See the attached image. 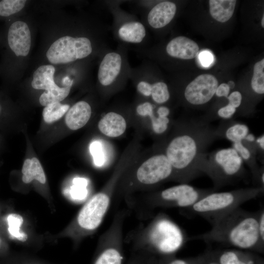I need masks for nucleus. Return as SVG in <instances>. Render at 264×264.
<instances>
[{"label": "nucleus", "instance_id": "1", "mask_svg": "<svg viewBox=\"0 0 264 264\" xmlns=\"http://www.w3.org/2000/svg\"><path fill=\"white\" fill-rule=\"evenodd\" d=\"M176 132L165 154L173 168L175 181L188 183L202 174L200 160L218 135L206 119L185 120Z\"/></svg>", "mask_w": 264, "mask_h": 264}, {"label": "nucleus", "instance_id": "2", "mask_svg": "<svg viewBox=\"0 0 264 264\" xmlns=\"http://www.w3.org/2000/svg\"><path fill=\"white\" fill-rule=\"evenodd\" d=\"M258 217L259 210L250 212L240 207L220 219L209 231L189 237V241L200 240L263 254L264 242L259 235Z\"/></svg>", "mask_w": 264, "mask_h": 264}, {"label": "nucleus", "instance_id": "3", "mask_svg": "<svg viewBox=\"0 0 264 264\" xmlns=\"http://www.w3.org/2000/svg\"><path fill=\"white\" fill-rule=\"evenodd\" d=\"M129 238L132 251L156 257L176 256L189 241L185 232L164 213L154 215L148 223L132 231Z\"/></svg>", "mask_w": 264, "mask_h": 264}, {"label": "nucleus", "instance_id": "4", "mask_svg": "<svg viewBox=\"0 0 264 264\" xmlns=\"http://www.w3.org/2000/svg\"><path fill=\"white\" fill-rule=\"evenodd\" d=\"M264 188L252 187L229 191L212 192L203 197L191 207L184 210L199 216L212 226L241 205L263 194Z\"/></svg>", "mask_w": 264, "mask_h": 264}, {"label": "nucleus", "instance_id": "5", "mask_svg": "<svg viewBox=\"0 0 264 264\" xmlns=\"http://www.w3.org/2000/svg\"><path fill=\"white\" fill-rule=\"evenodd\" d=\"M214 189H201L188 183H180L160 191L151 193L140 201L128 203L138 211L139 215L152 218L156 208H179L187 209L205 195L215 191Z\"/></svg>", "mask_w": 264, "mask_h": 264}, {"label": "nucleus", "instance_id": "6", "mask_svg": "<svg viewBox=\"0 0 264 264\" xmlns=\"http://www.w3.org/2000/svg\"><path fill=\"white\" fill-rule=\"evenodd\" d=\"M199 170L211 179L215 190L235 183L246 175L242 159L232 147L206 152L200 160Z\"/></svg>", "mask_w": 264, "mask_h": 264}, {"label": "nucleus", "instance_id": "7", "mask_svg": "<svg viewBox=\"0 0 264 264\" xmlns=\"http://www.w3.org/2000/svg\"><path fill=\"white\" fill-rule=\"evenodd\" d=\"M127 211L117 212L101 236L93 264H124L123 228Z\"/></svg>", "mask_w": 264, "mask_h": 264}, {"label": "nucleus", "instance_id": "8", "mask_svg": "<svg viewBox=\"0 0 264 264\" xmlns=\"http://www.w3.org/2000/svg\"><path fill=\"white\" fill-rule=\"evenodd\" d=\"M111 191L108 188L99 192L85 204L75 220L76 235L80 236L93 232L99 227L111 203Z\"/></svg>", "mask_w": 264, "mask_h": 264}, {"label": "nucleus", "instance_id": "9", "mask_svg": "<svg viewBox=\"0 0 264 264\" xmlns=\"http://www.w3.org/2000/svg\"><path fill=\"white\" fill-rule=\"evenodd\" d=\"M133 179L129 184L130 189L127 192L136 188L153 187L170 179L175 180V176L165 154H158L152 156L140 165Z\"/></svg>", "mask_w": 264, "mask_h": 264}, {"label": "nucleus", "instance_id": "10", "mask_svg": "<svg viewBox=\"0 0 264 264\" xmlns=\"http://www.w3.org/2000/svg\"><path fill=\"white\" fill-rule=\"evenodd\" d=\"M92 51V44L88 37L65 36L51 45L46 56L52 64H67L85 58Z\"/></svg>", "mask_w": 264, "mask_h": 264}, {"label": "nucleus", "instance_id": "11", "mask_svg": "<svg viewBox=\"0 0 264 264\" xmlns=\"http://www.w3.org/2000/svg\"><path fill=\"white\" fill-rule=\"evenodd\" d=\"M125 47L107 50L100 62L97 79L104 88H109L119 80L130 77L132 69L128 63Z\"/></svg>", "mask_w": 264, "mask_h": 264}, {"label": "nucleus", "instance_id": "12", "mask_svg": "<svg viewBox=\"0 0 264 264\" xmlns=\"http://www.w3.org/2000/svg\"><path fill=\"white\" fill-rule=\"evenodd\" d=\"M55 68L52 65H43L34 72L31 83L32 88L45 91L40 97L39 101L43 106L55 102H60L69 94L71 87H59L54 82L53 76Z\"/></svg>", "mask_w": 264, "mask_h": 264}, {"label": "nucleus", "instance_id": "13", "mask_svg": "<svg viewBox=\"0 0 264 264\" xmlns=\"http://www.w3.org/2000/svg\"><path fill=\"white\" fill-rule=\"evenodd\" d=\"M114 10L113 32L120 45L144 44L147 36L145 24L132 15Z\"/></svg>", "mask_w": 264, "mask_h": 264}, {"label": "nucleus", "instance_id": "14", "mask_svg": "<svg viewBox=\"0 0 264 264\" xmlns=\"http://www.w3.org/2000/svg\"><path fill=\"white\" fill-rule=\"evenodd\" d=\"M218 84L214 76L209 74L200 75L186 86L184 91V98L191 105H204L213 98Z\"/></svg>", "mask_w": 264, "mask_h": 264}, {"label": "nucleus", "instance_id": "15", "mask_svg": "<svg viewBox=\"0 0 264 264\" xmlns=\"http://www.w3.org/2000/svg\"><path fill=\"white\" fill-rule=\"evenodd\" d=\"M9 46L17 56H26L31 46V34L27 24L16 21L10 26L7 34Z\"/></svg>", "mask_w": 264, "mask_h": 264}, {"label": "nucleus", "instance_id": "16", "mask_svg": "<svg viewBox=\"0 0 264 264\" xmlns=\"http://www.w3.org/2000/svg\"><path fill=\"white\" fill-rule=\"evenodd\" d=\"M176 11V6L174 2L169 1L160 2L149 11L147 22L154 29L162 28L172 21Z\"/></svg>", "mask_w": 264, "mask_h": 264}, {"label": "nucleus", "instance_id": "17", "mask_svg": "<svg viewBox=\"0 0 264 264\" xmlns=\"http://www.w3.org/2000/svg\"><path fill=\"white\" fill-rule=\"evenodd\" d=\"M212 252L219 264H256L261 257L255 252L233 248Z\"/></svg>", "mask_w": 264, "mask_h": 264}, {"label": "nucleus", "instance_id": "18", "mask_svg": "<svg viewBox=\"0 0 264 264\" xmlns=\"http://www.w3.org/2000/svg\"><path fill=\"white\" fill-rule=\"evenodd\" d=\"M166 51L168 55L173 58L192 59L198 54L199 47L195 42L189 38L178 36L167 44Z\"/></svg>", "mask_w": 264, "mask_h": 264}, {"label": "nucleus", "instance_id": "19", "mask_svg": "<svg viewBox=\"0 0 264 264\" xmlns=\"http://www.w3.org/2000/svg\"><path fill=\"white\" fill-rule=\"evenodd\" d=\"M216 130L218 138H225L232 143L242 141L250 132L247 125L233 119L222 120Z\"/></svg>", "mask_w": 264, "mask_h": 264}, {"label": "nucleus", "instance_id": "20", "mask_svg": "<svg viewBox=\"0 0 264 264\" xmlns=\"http://www.w3.org/2000/svg\"><path fill=\"white\" fill-rule=\"evenodd\" d=\"M91 115L90 105L85 101H80L68 110L65 117V122L70 130H77L87 123Z\"/></svg>", "mask_w": 264, "mask_h": 264}, {"label": "nucleus", "instance_id": "21", "mask_svg": "<svg viewBox=\"0 0 264 264\" xmlns=\"http://www.w3.org/2000/svg\"><path fill=\"white\" fill-rule=\"evenodd\" d=\"M98 127L104 135L110 137H116L124 133L127 123L121 115L111 111L106 114L100 119Z\"/></svg>", "mask_w": 264, "mask_h": 264}, {"label": "nucleus", "instance_id": "22", "mask_svg": "<svg viewBox=\"0 0 264 264\" xmlns=\"http://www.w3.org/2000/svg\"><path fill=\"white\" fill-rule=\"evenodd\" d=\"M210 13L216 21L224 22L232 16L236 3L235 0H210Z\"/></svg>", "mask_w": 264, "mask_h": 264}, {"label": "nucleus", "instance_id": "23", "mask_svg": "<svg viewBox=\"0 0 264 264\" xmlns=\"http://www.w3.org/2000/svg\"><path fill=\"white\" fill-rule=\"evenodd\" d=\"M22 172V180L25 183H29L33 179L44 184L46 182L45 174L39 160L36 157L26 159L23 163Z\"/></svg>", "mask_w": 264, "mask_h": 264}, {"label": "nucleus", "instance_id": "24", "mask_svg": "<svg viewBox=\"0 0 264 264\" xmlns=\"http://www.w3.org/2000/svg\"><path fill=\"white\" fill-rule=\"evenodd\" d=\"M232 147L237 151L243 162L248 166L252 176H253L260 168L256 158L257 152L245 145L242 141L232 143Z\"/></svg>", "mask_w": 264, "mask_h": 264}, {"label": "nucleus", "instance_id": "25", "mask_svg": "<svg viewBox=\"0 0 264 264\" xmlns=\"http://www.w3.org/2000/svg\"><path fill=\"white\" fill-rule=\"evenodd\" d=\"M69 106L60 102L51 103L46 106L43 111L44 121L51 123L58 120L68 111Z\"/></svg>", "mask_w": 264, "mask_h": 264}, {"label": "nucleus", "instance_id": "26", "mask_svg": "<svg viewBox=\"0 0 264 264\" xmlns=\"http://www.w3.org/2000/svg\"><path fill=\"white\" fill-rule=\"evenodd\" d=\"M251 86L253 90L258 94L264 93V59L257 62L254 66L253 75Z\"/></svg>", "mask_w": 264, "mask_h": 264}, {"label": "nucleus", "instance_id": "27", "mask_svg": "<svg viewBox=\"0 0 264 264\" xmlns=\"http://www.w3.org/2000/svg\"><path fill=\"white\" fill-rule=\"evenodd\" d=\"M154 264H205L204 254L196 257L179 258L176 256L156 257H155Z\"/></svg>", "mask_w": 264, "mask_h": 264}, {"label": "nucleus", "instance_id": "28", "mask_svg": "<svg viewBox=\"0 0 264 264\" xmlns=\"http://www.w3.org/2000/svg\"><path fill=\"white\" fill-rule=\"evenodd\" d=\"M151 84L152 85L151 96L153 100L159 104L167 102L170 97L167 85L162 81H158Z\"/></svg>", "mask_w": 264, "mask_h": 264}, {"label": "nucleus", "instance_id": "29", "mask_svg": "<svg viewBox=\"0 0 264 264\" xmlns=\"http://www.w3.org/2000/svg\"><path fill=\"white\" fill-rule=\"evenodd\" d=\"M8 231L11 236L22 242L25 241L27 236L20 232V227L23 222V219L18 214H10L7 217Z\"/></svg>", "mask_w": 264, "mask_h": 264}, {"label": "nucleus", "instance_id": "30", "mask_svg": "<svg viewBox=\"0 0 264 264\" xmlns=\"http://www.w3.org/2000/svg\"><path fill=\"white\" fill-rule=\"evenodd\" d=\"M25 0H2L0 1V16L7 17L20 11L24 6Z\"/></svg>", "mask_w": 264, "mask_h": 264}, {"label": "nucleus", "instance_id": "31", "mask_svg": "<svg viewBox=\"0 0 264 264\" xmlns=\"http://www.w3.org/2000/svg\"><path fill=\"white\" fill-rule=\"evenodd\" d=\"M73 186L71 187L70 194L74 198L81 199L87 194L86 186L87 180L84 178H75L73 180Z\"/></svg>", "mask_w": 264, "mask_h": 264}, {"label": "nucleus", "instance_id": "32", "mask_svg": "<svg viewBox=\"0 0 264 264\" xmlns=\"http://www.w3.org/2000/svg\"><path fill=\"white\" fill-rule=\"evenodd\" d=\"M155 257L149 254L132 251L126 264H154Z\"/></svg>", "mask_w": 264, "mask_h": 264}, {"label": "nucleus", "instance_id": "33", "mask_svg": "<svg viewBox=\"0 0 264 264\" xmlns=\"http://www.w3.org/2000/svg\"><path fill=\"white\" fill-rule=\"evenodd\" d=\"M89 150L94 164L97 166H102L105 161V155L101 143L98 141L92 142L90 145Z\"/></svg>", "mask_w": 264, "mask_h": 264}, {"label": "nucleus", "instance_id": "34", "mask_svg": "<svg viewBox=\"0 0 264 264\" xmlns=\"http://www.w3.org/2000/svg\"><path fill=\"white\" fill-rule=\"evenodd\" d=\"M151 119L153 130L156 134H161L167 130L170 123L168 117H156L154 115Z\"/></svg>", "mask_w": 264, "mask_h": 264}, {"label": "nucleus", "instance_id": "35", "mask_svg": "<svg viewBox=\"0 0 264 264\" xmlns=\"http://www.w3.org/2000/svg\"><path fill=\"white\" fill-rule=\"evenodd\" d=\"M236 111V109L228 103L218 110L217 115L221 120H230L235 115Z\"/></svg>", "mask_w": 264, "mask_h": 264}, {"label": "nucleus", "instance_id": "36", "mask_svg": "<svg viewBox=\"0 0 264 264\" xmlns=\"http://www.w3.org/2000/svg\"><path fill=\"white\" fill-rule=\"evenodd\" d=\"M136 110L137 113L142 116L150 117L154 114V107L149 102H145L138 105Z\"/></svg>", "mask_w": 264, "mask_h": 264}, {"label": "nucleus", "instance_id": "37", "mask_svg": "<svg viewBox=\"0 0 264 264\" xmlns=\"http://www.w3.org/2000/svg\"><path fill=\"white\" fill-rule=\"evenodd\" d=\"M227 99L228 101V104L237 110L242 104V96L240 92L234 91L229 94Z\"/></svg>", "mask_w": 264, "mask_h": 264}, {"label": "nucleus", "instance_id": "38", "mask_svg": "<svg viewBox=\"0 0 264 264\" xmlns=\"http://www.w3.org/2000/svg\"><path fill=\"white\" fill-rule=\"evenodd\" d=\"M199 59L202 65L207 67L210 66L213 62V56L210 52L204 51L199 54Z\"/></svg>", "mask_w": 264, "mask_h": 264}, {"label": "nucleus", "instance_id": "39", "mask_svg": "<svg viewBox=\"0 0 264 264\" xmlns=\"http://www.w3.org/2000/svg\"><path fill=\"white\" fill-rule=\"evenodd\" d=\"M230 91L228 85L226 83H222L218 86L215 94L217 97H225L227 98Z\"/></svg>", "mask_w": 264, "mask_h": 264}, {"label": "nucleus", "instance_id": "40", "mask_svg": "<svg viewBox=\"0 0 264 264\" xmlns=\"http://www.w3.org/2000/svg\"><path fill=\"white\" fill-rule=\"evenodd\" d=\"M258 229L260 237L262 242H264V210H259Z\"/></svg>", "mask_w": 264, "mask_h": 264}, {"label": "nucleus", "instance_id": "41", "mask_svg": "<svg viewBox=\"0 0 264 264\" xmlns=\"http://www.w3.org/2000/svg\"><path fill=\"white\" fill-rule=\"evenodd\" d=\"M204 254L205 264H219L214 257L212 250H208Z\"/></svg>", "mask_w": 264, "mask_h": 264}, {"label": "nucleus", "instance_id": "42", "mask_svg": "<svg viewBox=\"0 0 264 264\" xmlns=\"http://www.w3.org/2000/svg\"><path fill=\"white\" fill-rule=\"evenodd\" d=\"M255 143L256 145L257 152L260 151L262 154L264 151V135H261L256 138Z\"/></svg>", "mask_w": 264, "mask_h": 264}, {"label": "nucleus", "instance_id": "43", "mask_svg": "<svg viewBox=\"0 0 264 264\" xmlns=\"http://www.w3.org/2000/svg\"><path fill=\"white\" fill-rule=\"evenodd\" d=\"M170 112V110L165 106L159 107L156 111L157 116L161 117H168Z\"/></svg>", "mask_w": 264, "mask_h": 264}, {"label": "nucleus", "instance_id": "44", "mask_svg": "<svg viewBox=\"0 0 264 264\" xmlns=\"http://www.w3.org/2000/svg\"><path fill=\"white\" fill-rule=\"evenodd\" d=\"M256 138V137L253 133L249 132L243 140L249 143H254L255 142Z\"/></svg>", "mask_w": 264, "mask_h": 264}, {"label": "nucleus", "instance_id": "45", "mask_svg": "<svg viewBox=\"0 0 264 264\" xmlns=\"http://www.w3.org/2000/svg\"><path fill=\"white\" fill-rule=\"evenodd\" d=\"M229 88L231 89H233L235 88V83L233 81H229L228 83H227Z\"/></svg>", "mask_w": 264, "mask_h": 264}, {"label": "nucleus", "instance_id": "46", "mask_svg": "<svg viewBox=\"0 0 264 264\" xmlns=\"http://www.w3.org/2000/svg\"><path fill=\"white\" fill-rule=\"evenodd\" d=\"M256 264H264V259L262 257H260Z\"/></svg>", "mask_w": 264, "mask_h": 264}, {"label": "nucleus", "instance_id": "47", "mask_svg": "<svg viewBox=\"0 0 264 264\" xmlns=\"http://www.w3.org/2000/svg\"><path fill=\"white\" fill-rule=\"evenodd\" d=\"M262 26L263 27H264V16H263L262 20Z\"/></svg>", "mask_w": 264, "mask_h": 264}, {"label": "nucleus", "instance_id": "48", "mask_svg": "<svg viewBox=\"0 0 264 264\" xmlns=\"http://www.w3.org/2000/svg\"><path fill=\"white\" fill-rule=\"evenodd\" d=\"M0 110H1V108H0Z\"/></svg>", "mask_w": 264, "mask_h": 264}]
</instances>
